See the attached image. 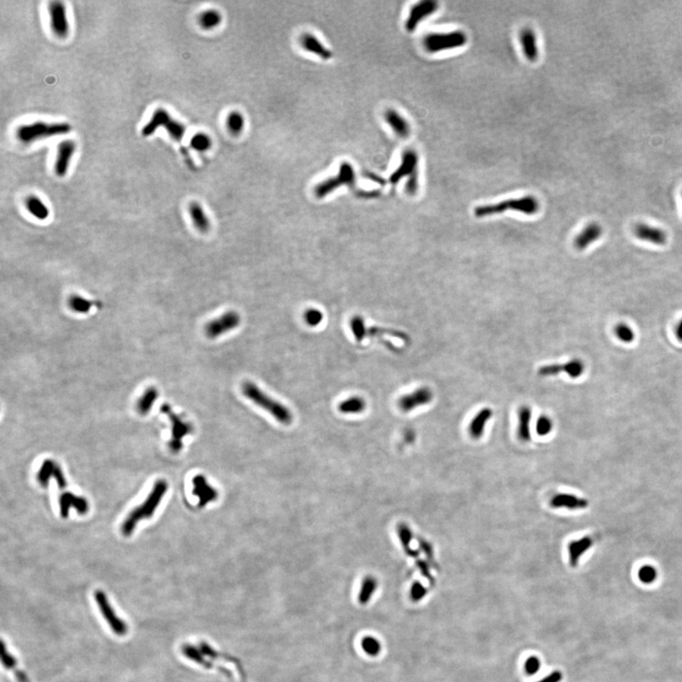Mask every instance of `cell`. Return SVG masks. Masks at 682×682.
Segmentation results:
<instances>
[{"label": "cell", "mask_w": 682, "mask_h": 682, "mask_svg": "<svg viewBox=\"0 0 682 682\" xmlns=\"http://www.w3.org/2000/svg\"><path fill=\"white\" fill-rule=\"evenodd\" d=\"M593 539L590 536H585L581 539L571 541L568 546L569 565L573 568L577 567L583 554L587 553L592 547Z\"/></svg>", "instance_id": "cell-27"}, {"label": "cell", "mask_w": 682, "mask_h": 682, "mask_svg": "<svg viewBox=\"0 0 682 682\" xmlns=\"http://www.w3.org/2000/svg\"><path fill=\"white\" fill-rule=\"evenodd\" d=\"M676 337L678 338V340L682 342V320H680V322L678 323L677 328H676Z\"/></svg>", "instance_id": "cell-53"}, {"label": "cell", "mask_w": 682, "mask_h": 682, "mask_svg": "<svg viewBox=\"0 0 682 682\" xmlns=\"http://www.w3.org/2000/svg\"><path fill=\"white\" fill-rule=\"evenodd\" d=\"M539 209L538 199L533 195H525L520 198L508 199L495 204L476 207L474 210V214L478 218H483L500 214L506 211H514L524 213L526 215H533L538 213Z\"/></svg>", "instance_id": "cell-3"}, {"label": "cell", "mask_w": 682, "mask_h": 682, "mask_svg": "<svg viewBox=\"0 0 682 682\" xmlns=\"http://www.w3.org/2000/svg\"><path fill=\"white\" fill-rule=\"evenodd\" d=\"M242 391L246 397L252 401L255 405L268 412L278 422L284 425H290L293 421L292 412L285 405L276 400L269 397L266 393L261 391L255 384L246 382L242 386Z\"/></svg>", "instance_id": "cell-4"}, {"label": "cell", "mask_w": 682, "mask_h": 682, "mask_svg": "<svg viewBox=\"0 0 682 682\" xmlns=\"http://www.w3.org/2000/svg\"><path fill=\"white\" fill-rule=\"evenodd\" d=\"M550 505L554 509H568V510H582L588 507L589 502L586 498L577 497L570 494H557L552 497Z\"/></svg>", "instance_id": "cell-23"}, {"label": "cell", "mask_w": 682, "mask_h": 682, "mask_svg": "<svg viewBox=\"0 0 682 682\" xmlns=\"http://www.w3.org/2000/svg\"><path fill=\"white\" fill-rule=\"evenodd\" d=\"M75 151L76 143L72 140H64L58 144L54 172L59 178H64L66 175Z\"/></svg>", "instance_id": "cell-15"}, {"label": "cell", "mask_w": 682, "mask_h": 682, "mask_svg": "<svg viewBox=\"0 0 682 682\" xmlns=\"http://www.w3.org/2000/svg\"><path fill=\"white\" fill-rule=\"evenodd\" d=\"M226 124L228 132L231 135H239L243 133L246 126V119L240 111L233 110L227 115Z\"/></svg>", "instance_id": "cell-34"}, {"label": "cell", "mask_w": 682, "mask_h": 682, "mask_svg": "<svg viewBox=\"0 0 682 682\" xmlns=\"http://www.w3.org/2000/svg\"><path fill=\"white\" fill-rule=\"evenodd\" d=\"M540 667H541V662H540L539 659L535 656L529 657L527 659V661H525V664H524L526 674L529 675L536 674L539 671Z\"/></svg>", "instance_id": "cell-49"}, {"label": "cell", "mask_w": 682, "mask_h": 682, "mask_svg": "<svg viewBox=\"0 0 682 682\" xmlns=\"http://www.w3.org/2000/svg\"><path fill=\"white\" fill-rule=\"evenodd\" d=\"M189 213L195 228L202 233H206L211 228V223L205 211L197 202H192L189 206Z\"/></svg>", "instance_id": "cell-29"}, {"label": "cell", "mask_w": 682, "mask_h": 682, "mask_svg": "<svg viewBox=\"0 0 682 682\" xmlns=\"http://www.w3.org/2000/svg\"><path fill=\"white\" fill-rule=\"evenodd\" d=\"M361 647L365 653L371 657H377L381 652L380 641L371 636H366L361 639Z\"/></svg>", "instance_id": "cell-41"}, {"label": "cell", "mask_w": 682, "mask_h": 682, "mask_svg": "<svg viewBox=\"0 0 682 682\" xmlns=\"http://www.w3.org/2000/svg\"><path fill=\"white\" fill-rule=\"evenodd\" d=\"M384 120L399 138L405 140L412 135L411 123L397 110L392 108L386 110L384 113Z\"/></svg>", "instance_id": "cell-19"}, {"label": "cell", "mask_w": 682, "mask_h": 682, "mask_svg": "<svg viewBox=\"0 0 682 682\" xmlns=\"http://www.w3.org/2000/svg\"><path fill=\"white\" fill-rule=\"evenodd\" d=\"M299 44L306 51L320 57L322 60H330L333 57L332 51L327 48L320 39L312 33L305 32L299 37Z\"/></svg>", "instance_id": "cell-22"}, {"label": "cell", "mask_w": 682, "mask_h": 682, "mask_svg": "<svg viewBox=\"0 0 682 682\" xmlns=\"http://www.w3.org/2000/svg\"><path fill=\"white\" fill-rule=\"evenodd\" d=\"M366 408L365 400L358 396L348 398L342 401L338 405V411L344 414H355L361 413Z\"/></svg>", "instance_id": "cell-35"}, {"label": "cell", "mask_w": 682, "mask_h": 682, "mask_svg": "<svg viewBox=\"0 0 682 682\" xmlns=\"http://www.w3.org/2000/svg\"><path fill=\"white\" fill-rule=\"evenodd\" d=\"M160 411L164 414L168 415L172 422V440L169 444L170 448L173 452H179L183 448L182 439L192 431V425L186 423L176 413H174L170 405L167 404H164Z\"/></svg>", "instance_id": "cell-8"}, {"label": "cell", "mask_w": 682, "mask_h": 682, "mask_svg": "<svg viewBox=\"0 0 682 682\" xmlns=\"http://www.w3.org/2000/svg\"><path fill=\"white\" fill-rule=\"evenodd\" d=\"M603 234V228L596 223H591L583 229L574 239V246L577 249H587L591 244L597 241Z\"/></svg>", "instance_id": "cell-25"}, {"label": "cell", "mask_w": 682, "mask_h": 682, "mask_svg": "<svg viewBox=\"0 0 682 682\" xmlns=\"http://www.w3.org/2000/svg\"><path fill=\"white\" fill-rule=\"evenodd\" d=\"M167 490L168 484L163 480H159L155 483L145 501L131 512L123 521V524L121 526V532L123 535H131L135 530V526L139 524L141 520L150 519L154 516L157 506L160 504Z\"/></svg>", "instance_id": "cell-1"}, {"label": "cell", "mask_w": 682, "mask_h": 682, "mask_svg": "<svg viewBox=\"0 0 682 682\" xmlns=\"http://www.w3.org/2000/svg\"><path fill=\"white\" fill-rule=\"evenodd\" d=\"M427 594V590L421 583H413L411 589V598L413 602H419Z\"/></svg>", "instance_id": "cell-47"}, {"label": "cell", "mask_w": 682, "mask_h": 682, "mask_svg": "<svg viewBox=\"0 0 682 682\" xmlns=\"http://www.w3.org/2000/svg\"><path fill=\"white\" fill-rule=\"evenodd\" d=\"M99 306L98 302L83 298L79 295H72L69 299V306L73 312L78 314H87L90 312L93 306Z\"/></svg>", "instance_id": "cell-37"}, {"label": "cell", "mask_w": 682, "mask_h": 682, "mask_svg": "<svg viewBox=\"0 0 682 682\" xmlns=\"http://www.w3.org/2000/svg\"><path fill=\"white\" fill-rule=\"evenodd\" d=\"M157 396H158V391L154 387H151V388L144 391V393L142 394V398L139 400V403L137 405L139 412L142 415L147 414L151 411V408L153 407V405H154L156 399H157Z\"/></svg>", "instance_id": "cell-38"}, {"label": "cell", "mask_w": 682, "mask_h": 682, "mask_svg": "<svg viewBox=\"0 0 682 682\" xmlns=\"http://www.w3.org/2000/svg\"><path fill=\"white\" fill-rule=\"evenodd\" d=\"M533 412L528 405H521L519 410V426L518 437L522 442H529L532 439L531 435V421Z\"/></svg>", "instance_id": "cell-28"}, {"label": "cell", "mask_w": 682, "mask_h": 682, "mask_svg": "<svg viewBox=\"0 0 682 682\" xmlns=\"http://www.w3.org/2000/svg\"><path fill=\"white\" fill-rule=\"evenodd\" d=\"M657 578V570L652 566H643L639 570V579L644 584L654 582Z\"/></svg>", "instance_id": "cell-46"}, {"label": "cell", "mask_w": 682, "mask_h": 682, "mask_svg": "<svg viewBox=\"0 0 682 682\" xmlns=\"http://www.w3.org/2000/svg\"><path fill=\"white\" fill-rule=\"evenodd\" d=\"M60 515L66 519L71 508L75 509L80 515H85L89 510V505L85 497H78L71 492H64L59 497Z\"/></svg>", "instance_id": "cell-18"}, {"label": "cell", "mask_w": 682, "mask_h": 682, "mask_svg": "<svg viewBox=\"0 0 682 682\" xmlns=\"http://www.w3.org/2000/svg\"><path fill=\"white\" fill-rule=\"evenodd\" d=\"M416 565H417V567L419 568L420 571H421V573L424 575V577H426V579H428L430 582L433 583V577L431 576V572H430V568H429L428 564H427L426 561H424V560H417V561H416Z\"/></svg>", "instance_id": "cell-50"}, {"label": "cell", "mask_w": 682, "mask_h": 682, "mask_svg": "<svg viewBox=\"0 0 682 682\" xmlns=\"http://www.w3.org/2000/svg\"><path fill=\"white\" fill-rule=\"evenodd\" d=\"M493 416V411L490 407H483L476 413L474 418L469 423L468 433L471 438L479 440L484 434V429L487 423Z\"/></svg>", "instance_id": "cell-24"}, {"label": "cell", "mask_w": 682, "mask_h": 682, "mask_svg": "<svg viewBox=\"0 0 682 682\" xmlns=\"http://www.w3.org/2000/svg\"><path fill=\"white\" fill-rule=\"evenodd\" d=\"M190 145L194 151L199 153H205L212 148L213 141L211 137L206 133L199 132L192 135Z\"/></svg>", "instance_id": "cell-40"}, {"label": "cell", "mask_w": 682, "mask_h": 682, "mask_svg": "<svg viewBox=\"0 0 682 682\" xmlns=\"http://www.w3.org/2000/svg\"><path fill=\"white\" fill-rule=\"evenodd\" d=\"M439 9V3L435 0H421L412 5L407 18L405 20V28L407 32H413L419 26L420 23L433 14Z\"/></svg>", "instance_id": "cell-10"}, {"label": "cell", "mask_w": 682, "mask_h": 682, "mask_svg": "<svg viewBox=\"0 0 682 682\" xmlns=\"http://www.w3.org/2000/svg\"><path fill=\"white\" fill-rule=\"evenodd\" d=\"M635 235L642 241L650 242L655 245H664L667 240L666 233L662 229L645 224H639L636 227Z\"/></svg>", "instance_id": "cell-26"}, {"label": "cell", "mask_w": 682, "mask_h": 682, "mask_svg": "<svg viewBox=\"0 0 682 682\" xmlns=\"http://www.w3.org/2000/svg\"><path fill=\"white\" fill-rule=\"evenodd\" d=\"M50 25L52 32L61 39L70 35V22L66 15V7L62 1H51L49 4Z\"/></svg>", "instance_id": "cell-9"}, {"label": "cell", "mask_w": 682, "mask_h": 682, "mask_svg": "<svg viewBox=\"0 0 682 682\" xmlns=\"http://www.w3.org/2000/svg\"><path fill=\"white\" fill-rule=\"evenodd\" d=\"M418 190H419V172H416L410 178H407V182L405 184V192L408 195H415Z\"/></svg>", "instance_id": "cell-48"}, {"label": "cell", "mask_w": 682, "mask_h": 682, "mask_svg": "<svg viewBox=\"0 0 682 682\" xmlns=\"http://www.w3.org/2000/svg\"><path fill=\"white\" fill-rule=\"evenodd\" d=\"M159 127H164L170 138L176 142H181L186 134V126L181 121L174 119L170 114L162 107H158L153 112L148 122L142 127V135L149 137L156 133Z\"/></svg>", "instance_id": "cell-5"}, {"label": "cell", "mask_w": 682, "mask_h": 682, "mask_svg": "<svg viewBox=\"0 0 682 682\" xmlns=\"http://www.w3.org/2000/svg\"><path fill=\"white\" fill-rule=\"evenodd\" d=\"M351 329L352 332L355 335V339L358 341L362 340L363 338L366 335V326L365 322L361 317L359 316H355L352 320H351Z\"/></svg>", "instance_id": "cell-43"}, {"label": "cell", "mask_w": 682, "mask_h": 682, "mask_svg": "<svg viewBox=\"0 0 682 682\" xmlns=\"http://www.w3.org/2000/svg\"><path fill=\"white\" fill-rule=\"evenodd\" d=\"M223 16L219 11L215 9H208L199 14L198 23L203 29L210 30L220 26Z\"/></svg>", "instance_id": "cell-32"}, {"label": "cell", "mask_w": 682, "mask_h": 682, "mask_svg": "<svg viewBox=\"0 0 682 682\" xmlns=\"http://www.w3.org/2000/svg\"><path fill=\"white\" fill-rule=\"evenodd\" d=\"M584 369L585 365L580 359H572L563 365L554 364L543 366L538 369V374L540 377H553L565 372L571 378H578L582 376Z\"/></svg>", "instance_id": "cell-16"}, {"label": "cell", "mask_w": 682, "mask_h": 682, "mask_svg": "<svg viewBox=\"0 0 682 682\" xmlns=\"http://www.w3.org/2000/svg\"><path fill=\"white\" fill-rule=\"evenodd\" d=\"M181 649H182V653L184 654L188 659L192 660V661H194V662H196V663H198L200 665L208 668V669L215 667L212 662L207 661L206 659L204 658V654L197 650L196 647L192 646V645L188 644V643H185Z\"/></svg>", "instance_id": "cell-39"}, {"label": "cell", "mask_w": 682, "mask_h": 682, "mask_svg": "<svg viewBox=\"0 0 682 682\" xmlns=\"http://www.w3.org/2000/svg\"><path fill=\"white\" fill-rule=\"evenodd\" d=\"M397 534L405 554L411 557H417L419 555L418 551L413 550L411 547V543H412V538H413V534H412L411 528L405 523H400L397 526Z\"/></svg>", "instance_id": "cell-33"}, {"label": "cell", "mask_w": 682, "mask_h": 682, "mask_svg": "<svg viewBox=\"0 0 682 682\" xmlns=\"http://www.w3.org/2000/svg\"><path fill=\"white\" fill-rule=\"evenodd\" d=\"M419 543L420 547H421L422 550H424V552L426 553L427 557L432 558V557H433V549H432V547H431L426 541H425V540L420 539Z\"/></svg>", "instance_id": "cell-52"}, {"label": "cell", "mask_w": 682, "mask_h": 682, "mask_svg": "<svg viewBox=\"0 0 682 682\" xmlns=\"http://www.w3.org/2000/svg\"><path fill=\"white\" fill-rule=\"evenodd\" d=\"M419 155L414 149H405L401 156V163L397 169L391 174L390 182L396 185L404 178H410L414 173L418 172Z\"/></svg>", "instance_id": "cell-13"}, {"label": "cell", "mask_w": 682, "mask_h": 682, "mask_svg": "<svg viewBox=\"0 0 682 682\" xmlns=\"http://www.w3.org/2000/svg\"><path fill=\"white\" fill-rule=\"evenodd\" d=\"M193 495L198 497L199 507H204L208 503L215 501L218 498V492L207 482V479L202 475H197L192 480Z\"/></svg>", "instance_id": "cell-20"}, {"label": "cell", "mask_w": 682, "mask_h": 682, "mask_svg": "<svg viewBox=\"0 0 682 682\" xmlns=\"http://www.w3.org/2000/svg\"><path fill=\"white\" fill-rule=\"evenodd\" d=\"M433 400V392L427 387H421L419 389L407 393L404 396L399 398L398 406L401 412H411L415 408L428 405Z\"/></svg>", "instance_id": "cell-14"}, {"label": "cell", "mask_w": 682, "mask_h": 682, "mask_svg": "<svg viewBox=\"0 0 682 682\" xmlns=\"http://www.w3.org/2000/svg\"><path fill=\"white\" fill-rule=\"evenodd\" d=\"M554 428L553 421L546 415H541L535 423V432L541 437L547 436Z\"/></svg>", "instance_id": "cell-42"}, {"label": "cell", "mask_w": 682, "mask_h": 682, "mask_svg": "<svg viewBox=\"0 0 682 682\" xmlns=\"http://www.w3.org/2000/svg\"><path fill=\"white\" fill-rule=\"evenodd\" d=\"M241 318L234 311L225 313L219 318L210 321L205 327V333L209 338H216L222 334L235 329L240 324Z\"/></svg>", "instance_id": "cell-11"}, {"label": "cell", "mask_w": 682, "mask_h": 682, "mask_svg": "<svg viewBox=\"0 0 682 682\" xmlns=\"http://www.w3.org/2000/svg\"><path fill=\"white\" fill-rule=\"evenodd\" d=\"M377 588V579L372 576H367L363 579L358 601L361 604H368L370 598L374 594Z\"/></svg>", "instance_id": "cell-36"}, {"label": "cell", "mask_w": 682, "mask_h": 682, "mask_svg": "<svg viewBox=\"0 0 682 682\" xmlns=\"http://www.w3.org/2000/svg\"><path fill=\"white\" fill-rule=\"evenodd\" d=\"M519 42L526 59L532 63L536 62L539 58V49L533 28L529 27L522 28L519 32Z\"/></svg>", "instance_id": "cell-21"}, {"label": "cell", "mask_w": 682, "mask_h": 682, "mask_svg": "<svg viewBox=\"0 0 682 682\" xmlns=\"http://www.w3.org/2000/svg\"><path fill=\"white\" fill-rule=\"evenodd\" d=\"M468 42V36L462 29L448 32H432L424 36L422 44L428 53H437L446 50H455L464 47Z\"/></svg>", "instance_id": "cell-6"}, {"label": "cell", "mask_w": 682, "mask_h": 682, "mask_svg": "<svg viewBox=\"0 0 682 682\" xmlns=\"http://www.w3.org/2000/svg\"><path fill=\"white\" fill-rule=\"evenodd\" d=\"M1 647H2L1 659H2L3 665L7 669H10L14 672L17 681L30 682L28 679V675H26V673L17 668V661L11 654L9 653V651L6 649V644H5L4 641L1 642Z\"/></svg>", "instance_id": "cell-31"}, {"label": "cell", "mask_w": 682, "mask_h": 682, "mask_svg": "<svg viewBox=\"0 0 682 682\" xmlns=\"http://www.w3.org/2000/svg\"><path fill=\"white\" fill-rule=\"evenodd\" d=\"M615 333L619 339L625 343H631L635 339L634 331L631 329V327L628 326L625 323L618 324L615 329Z\"/></svg>", "instance_id": "cell-44"}, {"label": "cell", "mask_w": 682, "mask_h": 682, "mask_svg": "<svg viewBox=\"0 0 682 682\" xmlns=\"http://www.w3.org/2000/svg\"><path fill=\"white\" fill-rule=\"evenodd\" d=\"M94 596L97 604L99 605V610L101 612L103 616L107 620V624L111 627L113 632L118 636L125 635L128 631L127 625L122 620L116 616L115 611L112 609L107 600L106 593L103 590H96Z\"/></svg>", "instance_id": "cell-12"}, {"label": "cell", "mask_w": 682, "mask_h": 682, "mask_svg": "<svg viewBox=\"0 0 682 682\" xmlns=\"http://www.w3.org/2000/svg\"><path fill=\"white\" fill-rule=\"evenodd\" d=\"M71 131V124L67 122L36 121L31 123L22 124L17 128L16 138L22 143L28 144L57 135H66Z\"/></svg>", "instance_id": "cell-2"}, {"label": "cell", "mask_w": 682, "mask_h": 682, "mask_svg": "<svg viewBox=\"0 0 682 682\" xmlns=\"http://www.w3.org/2000/svg\"><path fill=\"white\" fill-rule=\"evenodd\" d=\"M304 320L309 326H317L323 320V314L318 309L311 308L304 313Z\"/></svg>", "instance_id": "cell-45"}, {"label": "cell", "mask_w": 682, "mask_h": 682, "mask_svg": "<svg viewBox=\"0 0 682 682\" xmlns=\"http://www.w3.org/2000/svg\"><path fill=\"white\" fill-rule=\"evenodd\" d=\"M28 213L38 220H46L50 216V210L41 199L36 195H29L25 202Z\"/></svg>", "instance_id": "cell-30"}, {"label": "cell", "mask_w": 682, "mask_h": 682, "mask_svg": "<svg viewBox=\"0 0 682 682\" xmlns=\"http://www.w3.org/2000/svg\"><path fill=\"white\" fill-rule=\"evenodd\" d=\"M562 678H563V675H562L561 672H559V671H554V672L551 673L550 675L545 676L544 678H542V679H540V680L536 682H560L562 680Z\"/></svg>", "instance_id": "cell-51"}, {"label": "cell", "mask_w": 682, "mask_h": 682, "mask_svg": "<svg viewBox=\"0 0 682 682\" xmlns=\"http://www.w3.org/2000/svg\"><path fill=\"white\" fill-rule=\"evenodd\" d=\"M355 182V170L350 162L344 161L339 165V169L335 177L327 178L315 187V195L318 198H323L328 194L334 192L341 186H352Z\"/></svg>", "instance_id": "cell-7"}, {"label": "cell", "mask_w": 682, "mask_h": 682, "mask_svg": "<svg viewBox=\"0 0 682 682\" xmlns=\"http://www.w3.org/2000/svg\"><path fill=\"white\" fill-rule=\"evenodd\" d=\"M54 479L60 489H64L66 487V481L64 479V473L56 462L51 460H46L43 462L42 466L37 473V481L42 486H48L50 479Z\"/></svg>", "instance_id": "cell-17"}]
</instances>
